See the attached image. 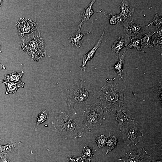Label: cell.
Here are the masks:
<instances>
[{
  "instance_id": "2e32d148",
  "label": "cell",
  "mask_w": 162,
  "mask_h": 162,
  "mask_svg": "<svg viewBox=\"0 0 162 162\" xmlns=\"http://www.w3.org/2000/svg\"><path fill=\"white\" fill-rule=\"evenodd\" d=\"M22 141L18 142H14L10 140L7 144L2 145H0V154L1 156L6 155L9 153L14 152L17 150L15 147L18 146Z\"/></svg>"
},
{
  "instance_id": "4dcf8cb0",
  "label": "cell",
  "mask_w": 162,
  "mask_h": 162,
  "mask_svg": "<svg viewBox=\"0 0 162 162\" xmlns=\"http://www.w3.org/2000/svg\"><path fill=\"white\" fill-rule=\"evenodd\" d=\"M1 159V162H12L6 155H2Z\"/></svg>"
},
{
  "instance_id": "d4e9b609",
  "label": "cell",
  "mask_w": 162,
  "mask_h": 162,
  "mask_svg": "<svg viewBox=\"0 0 162 162\" xmlns=\"http://www.w3.org/2000/svg\"><path fill=\"white\" fill-rule=\"evenodd\" d=\"M94 155L92 148L88 145L85 144L84 146L82 153V157L84 159L88 160L91 162V159Z\"/></svg>"
},
{
  "instance_id": "d6a6232c",
  "label": "cell",
  "mask_w": 162,
  "mask_h": 162,
  "mask_svg": "<svg viewBox=\"0 0 162 162\" xmlns=\"http://www.w3.org/2000/svg\"><path fill=\"white\" fill-rule=\"evenodd\" d=\"M151 162H162V159L158 161L153 158Z\"/></svg>"
},
{
  "instance_id": "5b68a950",
  "label": "cell",
  "mask_w": 162,
  "mask_h": 162,
  "mask_svg": "<svg viewBox=\"0 0 162 162\" xmlns=\"http://www.w3.org/2000/svg\"><path fill=\"white\" fill-rule=\"evenodd\" d=\"M91 103L84 108L82 115L84 122L89 129L101 125L106 119L101 105Z\"/></svg>"
},
{
  "instance_id": "836d02e7",
  "label": "cell",
  "mask_w": 162,
  "mask_h": 162,
  "mask_svg": "<svg viewBox=\"0 0 162 162\" xmlns=\"http://www.w3.org/2000/svg\"><path fill=\"white\" fill-rule=\"evenodd\" d=\"M2 0H0V7L2 5Z\"/></svg>"
},
{
  "instance_id": "7a4b0ae2",
  "label": "cell",
  "mask_w": 162,
  "mask_h": 162,
  "mask_svg": "<svg viewBox=\"0 0 162 162\" xmlns=\"http://www.w3.org/2000/svg\"><path fill=\"white\" fill-rule=\"evenodd\" d=\"M67 90L66 103L72 109L85 107L91 103L95 94L93 86L84 78L80 79Z\"/></svg>"
},
{
  "instance_id": "8992f818",
  "label": "cell",
  "mask_w": 162,
  "mask_h": 162,
  "mask_svg": "<svg viewBox=\"0 0 162 162\" xmlns=\"http://www.w3.org/2000/svg\"><path fill=\"white\" fill-rule=\"evenodd\" d=\"M107 111L111 115L115 123L121 130L124 126L134 121V118L124 103L116 104Z\"/></svg>"
},
{
  "instance_id": "f1b7e54d",
  "label": "cell",
  "mask_w": 162,
  "mask_h": 162,
  "mask_svg": "<svg viewBox=\"0 0 162 162\" xmlns=\"http://www.w3.org/2000/svg\"><path fill=\"white\" fill-rule=\"evenodd\" d=\"M162 37L157 38H154L152 43L153 46L162 48Z\"/></svg>"
},
{
  "instance_id": "d6986e66",
  "label": "cell",
  "mask_w": 162,
  "mask_h": 162,
  "mask_svg": "<svg viewBox=\"0 0 162 162\" xmlns=\"http://www.w3.org/2000/svg\"><path fill=\"white\" fill-rule=\"evenodd\" d=\"M154 34V32L150 31L139 38L142 48H147L153 47L151 43L152 37Z\"/></svg>"
},
{
  "instance_id": "4fadbf2b",
  "label": "cell",
  "mask_w": 162,
  "mask_h": 162,
  "mask_svg": "<svg viewBox=\"0 0 162 162\" xmlns=\"http://www.w3.org/2000/svg\"><path fill=\"white\" fill-rule=\"evenodd\" d=\"M95 2V0L92 1L84 9L82 12L81 15V21L79 25L78 32H80L82 25L85 22L88 21L90 17L94 13L100 12L103 10L102 9L99 11H94L93 10L92 5Z\"/></svg>"
},
{
  "instance_id": "30bf717a",
  "label": "cell",
  "mask_w": 162,
  "mask_h": 162,
  "mask_svg": "<svg viewBox=\"0 0 162 162\" xmlns=\"http://www.w3.org/2000/svg\"><path fill=\"white\" fill-rule=\"evenodd\" d=\"M123 27L124 33L128 38L135 37L139 33L145 31L142 25L135 23L132 19L130 21L124 22Z\"/></svg>"
},
{
  "instance_id": "83f0119b",
  "label": "cell",
  "mask_w": 162,
  "mask_h": 162,
  "mask_svg": "<svg viewBox=\"0 0 162 162\" xmlns=\"http://www.w3.org/2000/svg\"><path fill=\"white\" fill-rule=\"evenodd\" d=\"M67 162H86L85 159L82 157H77L73 156L67 158Z\"/></svg>"
},
{
  "instance_id": "ba28073f",
  "label": "cell",
  "mask_w": 162,
  "mask_h": 162,
  "mask_svg": "<svg viewBox=\"0 0 162 162\" xmlns=\"http://www.w3.org/2000/svg\"><path fill=\"white\" fill-rule=\"evenodd\" d=\"M16 26L21 39L39 31L38 22L35 20L30 18H20L16 22Z\"/></svg>"
},
{
  "instance_id": "6da1fadb",
  "label": "cell",
  "mask_w": 162,
  "mask_h": 162,
  "mask_svg": "<svg viewBox=\"0 0 162 162\" xmlns=\"http://www.w3.org/2000/svg\"><path fill=\"white\" fill-rule=\"evenodd\" d=\"M52 124L55 131L64 138L78 139L83 133L84 128L79 118L71 110H61Z\"/></svg>"
},
{
  "instance_id": "3957f363",
  "label": "cell",
  "mask_w": 162,
  "mask_h": 162,
  "mask_svg": "<svg viewBox=\"0 0 162 162\" xmlns=\"http://www.w3.org/2000/svg\"><path fill=\"white\" fill-rule=\"evenodd\" d=\"M99 98L102 107L107 111L113 106L124 103L126 96L123 89L115 79H107L100 88Z\"/></svg>"
},
{
  "instance_id": "52a82bcc",
  "label": "cell",
  "mask_w": 162,
  "mask_h": 162,
  "mask_svg": "<svg viewBox=\"0 0 162 162\" xmlns=\"http://www.w3.org/2000/svg\"><path fill=\"white\" fill-rule=\"evenodd\" d=\"M123 140L128 146H135L142 140L143 134L139 124L134 121L123 126Z\"/></svg>"
},
{
  "instance_id": "7402d4cb",
  "label": "cell",
  "mask_w": 162,
  "mask_h": 162,
  "mask_svg": "<svg viewBox=\"0 0 162 162\" xmlns=\"http://www.w3.org/2000/svg\"><path fill=\"white\" fill-rule=\"evenodd\" d=\"M104 14L108 19L111 25H114L123 22L119 14H113L110 12H105Z\"/></svg>"
},
{
  "instance_id": "1f68e13d",
  "label": "cell",
  "mask_w": 162,
  "mask_h": 162,
  "mask_svg": "<svg viewBox=\"0 0 162 162\" xmlns=\"http://www.w3.org/2000/svg\"><path fill=\"white\" fill-rule=\"evenodd\" d=\"M1 52V46L0 45V53ZM5 68H6L5 66L0 62V70L2 69H5Z\"/></svg>"
},
{
  "instance_id": "603a6c76",
  "label": "cell",
  "mask_w": 162,
  "mask_h": 162,
  "mask_svg": "<svg viewBox=\"0 0 162 162\" xmlns=\"http://www.w3.org/2000/svg\"><path fill=\"white\" fill-rule=\"evenodd\" d=\"M49 114L47 111L44 110L40 112L37 116L34 130L36 131L40 124L46 121L48 118Z\"/></svg>"
},
{
  "instance_id": "44dd1931",
  "label": "cell",
  "mask_w": 162,
  "mask_h": 162,
  "mask_svg": "<svg viewBox=\"0 0 162 162\" xmlns=\"http://www.w3.org/2000/svg\"><path fill=\"white\" fill-rule=\"evenodd\" d=\"M24 73V72L23 71H22L20 73H17L14 71L11 74L5 75L4 76L5 78L2 80V81L14 82L22 81L21 78Z\"/></svg>"
},
{
  "instance_id": "277c9868",
  "label": "cell",
  "mask_w": 162,
  "mask_h": 162,
  "mask_svg": "<svg viewBox=\"0 0 162 162\" xmlns=\"http://www.w3.org/2000/svg\"><path fill=\"white\" fill-rule=\"evenodd\" d=\"M21 40V50L27 53L34 61L37 62L46 56L44 42L39 31Z\"/></svg>"
},
{
  "instance_id": "5bb4252c",
  "label": "cell",
  "mask_w": 162,
  "mask_h": 162,
  "mask_svg": "<svg viewBox=\"0 0 162 162\" xmlns=\"http://www.w3.org/2000/svg\"><path fill=\"white\" fill-rule=\"evenodd\" d=\"M125 53L123 52L121 56L119 55L118 61L112 68L117 73L118 80L121 82L124 81L123 66L125 61Z\"/></svg>"
},
{
  "instance_id": "ac0fdd59",
  "label": "cell",
  "mask_w": 162,
  "mask_h": 162,
  "mask_svg": "<svg viewBox=\"0 0 162 162\" xmlns=\"http://www.w3.org/2000/svg\"><path fill=\"white\" fill-rule=\"evenodd\" d=\"M90 33L83 34L80 32H78L73 34H70L68 37V40L70 43L73 46L78 48L81 46L83 39L82 37L85 34H88Z\"/></svg>"
},
{
  "instance_id": "d590c367",
  "label": "cell",
  "mask_w": 162,
  "mask_h": 162,
  "mask_svg": "<svg viewBox=\"0 0 162 162\" xmlns=\"http://www.w3.org/2000/svg\"><path fill=\"white\" fill-rule=\"evenodd\" d=\"M54 162H57L56 161H54Z\"/></svg>"
},
{
  "instance_id": "ffe728a7",
  "label": "cell",
  "mask_w": 162,
  "mask_h": 162,
  "mask_svg": "<svg viewBox=\"0 0 162 162\" xmlns=\"http://www.w3.org/2000/svg\"><path fill=\"white\" fill-rule=\"evenodd\" d=\"M128 49H135L143 52H145L141 49L139 37L137 38L135 36L131 37L130 44L124 47L123 52H125L126 50Z\"/></svg>"
},
{
  "instance_id": "4316f807",
  "label": "cell",
  "mask_w": 162,
  "mask_h": 162,
  "mask_svg": "<svg viewBox=\"0 0 162 162\" xmlns=\"http://www.w3.org/2000/svg\"><path fill=\"white\" fill-rule=\"evenodd\" d=\"M108 137L104 135H101L95 139L98 146L99 148H102L104 147L106 144Z\"/></svg>"
},
{
  "instance_id": "8fae6325",
  "label": "cell",
  "mask_w": 162,
  "mask_h": 162,
  "mask_svg": "<svg viewBox=\"0 0 162 162\" xmlns=\"http://www.w3.org/2000/svg\"><path fill=\"white\" fill-rule=\"evenodd\" d=\"M105 29V28L104 29L101 35L96 42L94 47L87 53L83 56L82 58V62L80 67V68L82 71L84 72L86 71V64L87 62L92 58L96 50L100 46L104 37Z\"/></svg>"
},
{
  "instance_id": "e0dca14e",
  "label": "cell",
  "mask_w": 162,
  "mask_h": 162,
  "mask_svg": "<svg viewBox=\"0 0 162 162\" xmlns=\"http://www.w3.org/2000/svg\"><path fill=\"white\" fill-rule=\"evenodd\" d=\"M128 45L126 39L123 36H120L116 40L112 45L111 50L116 53L118 57L121 50Z\"/></svg>"
},
{
  "instance_id": "484cf974",
  "label": "cell",
  "mask_w": 162,
  "mask_h": 162,
  "mask_svg": "<svg viewBox=\"0 0 162 162\" xmlns=\"http://www.w3.org/2000/svg\"><path fill=\"white\" fill-rule=\"evenodd\" d=\"M107 141V149L106 154L115 148L117 142V139L114 136L112 135L108 138Z\"/></svg>"
},
{
  "instance_id": "e575fe53",
  "label": "cell",
  "mask_w": 162,
  "mask_h": 162,
  "mask_svg": "<svg viewBox=\"0 0 162 162\" xmlns=\"http://www.w3.org/2000/svg\"><path fill=\"white\" fill-rule=\"evenodd\" d=\"M1 155L0 154V159H1Z\"/></svg>"
},
{
  "instance_id": "9a60e30c",
  "label": "cell",
  "mask_w": 162,
  "mask_h": 162,
  "mask_svg": "<svg viewBox=\"0 0 162 162\" xmlns=\"http://www.w3.org/2000/svg\"><path fill=\"white\" fill-rule=\"evenodd\" d=\"M2 83H4L6 87V90L5 94L7 95L10 94H15L17 89L20 87L24 88L25 83L22 81L18 82L2 81Z\"/></svg>"
},
{
  "instance_id": "cb8c5ba5",
  "label": "cell",
  "mask_w": 162,
  "mask_h": 162,
  "mask_svg": "<svg viewBox=\"0 0 162 162\" xmlns=\"http://www.w3.org/2000/svg\"><path fill=\"white\" fill-rule=\"evenodd\" d=\"M162 15L158 13L154 15L153 18L146 26L148 27L150 26H155L156 28L155 30H157L162 26Z\"/></svg>"
},
{
  "instance_id": "7c38bea8",
  "label": "cell",
  "mask_w": 162,
  "mask_h": 162,
  "mask_svg": "<svg viewBox=\"0 0 162 162\" xmlns=\"http://www.w3.org/2000/svg\"><path fill=\"white\" fill-rule=\"evenodd\" d=\"M119 8L120 10L119 14L123 22L125 21L127 18L131 17L134 11V8L127 0L122 1L119 4Z\"/></svg>"
},
{
  "instance_id": "f546056e",
  "label": "cell",
  "mask_w": 162,
  "mask_h": 162,
  "mask_svg": "<svg viewBox=\"0 0 162 162\" xmlns=\"http://www.w3.org/2000/svg\"><path fill=\"white\" fill-rule=\"evenodd\" d=\"M154 32L155 34V38L162 37V26L159 29L157 30H155Z\"/></svg>"
},
{
  "instance_id": "9c48e42d",
  "label": "cell",
  "mask_w": 162,
  "mask_h": 162,
  "mask_svg": "<svg viewBox=\"0 0 162 162\" xmlns=\"http://www.w3.org/2000/svg\"><path fill=\"white\" fill-rule=\"evenodd\" d=\"M151 156L144 148H141L136 150L128 151L123 158L119 160L124 162H151L152 160Z\"/></svg>"
}]
</instances>
